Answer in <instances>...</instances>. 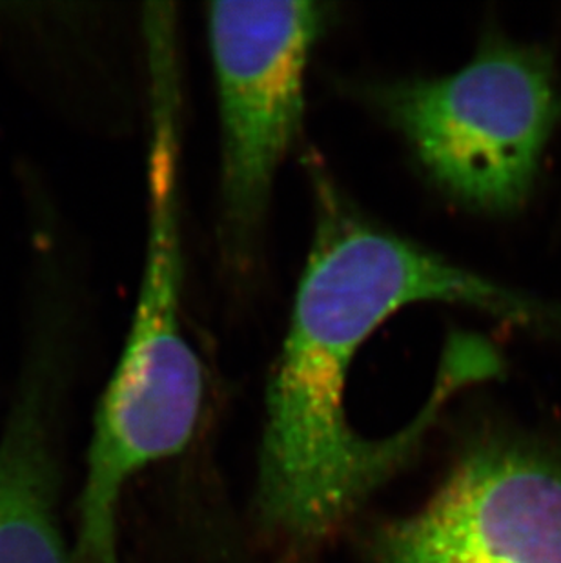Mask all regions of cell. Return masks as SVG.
Returning a JSON list of instances; mask_svg holds the SVG:
<instances>
[{"instance_id": "6da1fadb", "label": "cell", "mask_w": 561, "mask_h": 563, "mask_svg": "<svg viewBox=\"0 0 561 563\" xmlns=\"http://www.w3.org/2000/svg\"><path fill=\"white\" fill-rule=\"evenodd\" d=\"M316 230L290 327L266 390L261 516L296 543L336 531L410 460L450 398L482 382L476 360L447 349L429 401L393 437L371 440L344 405L361 346L394 313L418 303L461 305L535 334H561V305L455 265L380 229L319 177Z\"/></svg>"}, {"instance_id": "7a4b0ae2", "label": "cell", "mask_w": 561, "mask_h": 563, "mask_svg": "<svg viewBox=\"0 0 561 563\" xmlns=\"http://www.w3.org/2000/svg\"><path fill=\"white\" fill-rule=\"evenodd\" d=\"M179 148L148 152V235L132 327L97 409L77 507L75 563H121L117 520L135 474L190 443L205 373L183 319Z\"/></svg>"}, {"instance_id": "3957f363", "label": "cell", "mask_w": 561, "mask_h": 563, "mask_svg": "<svg viewBox=\"0 0 561 563\" xmlns=\"http://www.w3.org/2000/svg\"><path fill=\"white\" fill-rule=\"evenodd\" d=\"M374 102L452 201L514 216L560 126L561 75L551 49L491 32L460 69L377 86Z\"/></svg>"}, {"instance_id": "277c9868", "label": "cell", "mask_w": 561, "mask_h": 563, "mask_svg": "<svg viewBox=\"0 0 561 563\" xmlns=\"http://www.w3.org/2000/svg\"><path fill=\"white\" fill-rule=\"evenodd\" d=\"M329 19V5L321 2L208 8L224 230L239 251L257 234L277 170L301 128L308 64Z\"/></svg>"}, {"instance_id": "5b68a950", "label": "cell", "mask_w": 561, "mask_h": 563, "mask_svg": "<svg viewBox=\"0 0 561 563\" xmlns=\"http://www.w3.org/2000/svg\"><path fill=\"white\" fill-rule=\"evenodd\" d=\"M382 563H561V467L491 443L452 471L424 509L387 527Z\"/></svg>"}, {"instance_id": "8992f818", "label": "cell", "mask_w": 561, "mask_h": 563, "mask_svg": "<svg viewBox=\"0 0 561 563\" xmlns=\"http://www.w3.org/2000/svg\"><path fill=\"white\" fill-rule=\"evenodd\" d=\"M0 437V563H75L58 527L50 451L54 371L46 321Z\"/></svg>"}]
</instances>
